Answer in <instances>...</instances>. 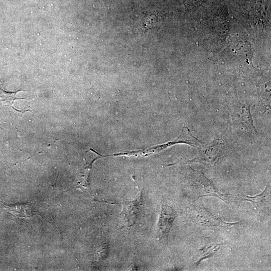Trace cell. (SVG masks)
<instances>
[{"mask_svg":"<svg viewBox=\"0 0 271 271\" xmlns=\"http://www.w3.org/2000/svg\"><path fill=\"white\" fill-rule=\"evenodd\" d=\"M188 214L190 219L194 223L200 227L211 229L229 228L239 223L224 222L205 209L199 207L192 208L189 210Z\"/></svg>","mask_w":271,"mask_h":271,"instance_id":"6da1fadb","label":"cell"},{"mask_svg":"<svg viewBox=\"0 0 271 271\" xmlns=\"http://www.w3.org/2000/svg\"><path fill=\"white\" fill-rule=\"evenodd\" d=\"M192 170V183L199 197L214 196L226 202L228 195L220 193L212 180L206 178L202 172Z\"/></svg>","mask_w":271,"mask_h":271,"instance_id":"7a4b0ae2","label":"cell"},{"mask_svg":"<svg viewBox=\"0 0 271 271\" xmlns=\"http://www.w3.org/2000/svg\"><path fill=\"white\" fill-rule=\"evenodd\" d=\"M223 145L221 139H216L205 148L200 149L196 157L188 161V162L212 165L220 158Z\"/></svg>","mask_w":271,"mask_h":271,"instance_id":"3957f363","label":"cell"},{"mask_svg":"<svg viewBox=\"0 0 271 271\" xmlns=\"http://www.w3.org/2000/svg\"><path fill=\"white\" fill-rule=\"evenodd\" d=\"M145 205L143 193L141 191L136 199L129 201H124L122 203V215L126 223V226L133 225L139 218Z\"/></svg>","mask_w":271,"mask_h":271,"instance_id":"277c9868","label":"cell"},{"mask_svg":"<svg viewBox=\"0 0 271 271\" xmlns=\"http://www.w3.org/2000/svg\"><path fill=\"white\" fill-rule=\"evenodd\" d=\"M177 217V212L172 207L162 205L157 225V237L159 240H168L173 223Z\"/></svg>","mask_w":271,"mask_h":271,"instance_id":"5b68a950","label":"cell"},{"mask_svg":"<svg viewBox=\"0 0 271 271\" xmlns=\"http://www.w3.org/2000/svg\"><path fill=\"white\" fill-rule=\"evenodd\" d=\"M270 191L267 186H265L263 191L255 196H251L244 195L243 200L250 202L260 213L270 205Z\"/></svg>","mask_w":271,"mask_h":271,"instance_id":"8992f818","label":"cell"},{"mask_svg":"<svg viewBox=\"0 0 271 271\" xmlns=\"http://www.w3.org/2000/svg\"><path fill=\"white\" fill-rule=\"evenodd\" d=\"M0 203L6 211L12 215L20 218L30 217L35 213L29 204H15L8 205L0 200Z\"/></svg>","mask_w":271,"mask_h":271,"instance_id":"52a82bcc","label":"cell"},{"mask_svg":"<svg viewBox=\"0 0 271 271\" xmlns=\"http://www.w3.org/2000/svg\"><path fill=\"white\" fill-rule=\"evenodd\" d=\"M222 244L215 243L206 246L200 249L198 258L196 261L198 265L202 260L213 256L219 249Z\"/></svg>","mask_w":271,"mask_h":271,"instance_id":"ba28073f","label":"cell"},{"mask_svg":"<svg viewBox=\"0 0 271 271\" xmlns=\"http://www.w3.org/2000/svg\"><path fill=\"white\" fill-rule=\"evenodd\" d=\"M18 91L8 92L0 87V104L11 105L14 101L18 99L16 94Z\"/></svg>","mask_w":271,"mask_h":271,"instance_id":"9c48e42d","label":"cell"},{"mask_svg":"<svg viewBox=\"0 0 271 271\" xmlns=\"http://www.w3.org/2000/svg\"><path fill=\"white\" fill-rule=\"evenodd\" d=\"M184 1L185 5H188V6H189L192 5V2H193L195 4L196 2L200 1V0H184Z\"/></svg>","mask_w":271,"mask_h":271,"instance_id":"30bf717a","label":"cell"}]
</instances>
